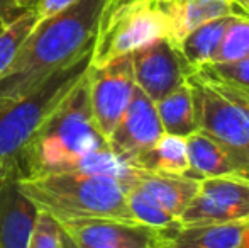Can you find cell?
<instances>
[{"mask_svg": "<svg viewBox=\"0 0 249 248\" xmlns=\"http://www.w3.org/2000/svg\"><path fill=\"white\" fill-rule=\"evenodd\" d=\"M195 72H200L203 75L213 76V78L222 80V82L231 83V85L249 90V57L237 61L210 63V65L200 66Z\"/></svg>", "mask_w": 249, "mask_h": 248, "instance_id": "23", "label": "cell"}, {"mask_svg": "<svg viewBox=\"0 0 249 248\" xmlns=\"http://www.w3.org/2000/svg\"><path fill=\"white\" fill-rule=\"evenodd\" d=\"M156 111L164 134L188 138L198 129L194 95L188 83H183L166 97L158 100Z\"/></svg>", "mask_w": 249, "mask_h": 248, "instance_id": "19", "label": "cell"}, {"mask_svg": "<svg viewBox=\"0 0 249 248\" xmlns=\"http://www.w3.org/2000/svg\"><path fill=\"white\" fill-rule=\"evenodd\" d=\"M19 158L0 165V248H29L36 218L34 202L20 189Z\"/></svg>", "mask_w": 249, "mask_h": 248, "instance_id": "10", "label": "cell"}, {"mask_svg": "<svg viewBox=\"0 0 249 248\" xmlns=\"http://www.w3.org/2000/svg\"><path fill=\"white\" fill-rule=\"evenodd\" d=\"M5 26H7V22H5V20H2V19H0V33H2V31L5 29Z\"/></svg>", "mask_w": 249, "mask_h": 248, "instance_id": "33", "label": "cell"}, {"mask_svg": "<svg viewBox=\"0 0 249 248\" xmlns=\"http://www.w3.org/2000/svg\"><path fill=\"white\" fill-rule=\"evenodd\" d=\"M244 225H175L158 229L156 242L171 248H241Z\"/></svg>", "mask_w": 249, "mask_h": 248, "instance_id": "14", "label": "cell"}, {"mask_svg": "<svg viewBox=\"0 0 249 248\" xmlns=\"http://www.w3.org/2000/svg\"><path fill=\"white\" fill-rule=\"evenodd\" d=\"M29 248H63V231L53 216L41 212L36 218Z\"/></svg>", "mask_w": 249, "mask_h": 248, "instance_id": "24", "label": "cell"}, {"mask_svg": "<svg viewBox=\"0 0 249 248\" xmlns=\"http://www.w3.org/2000/svg\"><path fill=\"white\" fill-rule=\"evenodd\" d=\"M87 83L93 119L107 139L125 113L136 90L131 55L102 66L90 65L87 70Z\"/></svg>", "mask_w": 249, "mask_h": 248, "instance_id": "8", "label": "cell"}, {"mask_svg": "<svg viewBox=\"0 0 249 248\" xmlns=\"http://www.w3.org/2000/svg\"><path fill=\"white\" fill-rule=\"evenodd\" d=\"M37 22H39V16L34 7V9H27L16 20L7 24L5 29L0 33V76L12 65L14 58L17 57L19 50L37 26Z\"/></svg>", "mask_w": 249, "mask_h": 248, "instance_id": "21", "label": "cell"}, {"mask_svg": "<svg viewBox=\"0 0 249 248\" xmlns=\"http://www.w3.org/2000/svg\"><path fill=\"white\" fill-rule=\"evenodd\" d=\"M161 38H168L166 22L153 0H142L121 10L97 34L90 65H107Z\"/></svg>", "mask_w": 249, "mask_h": 248, "instance_id": "6", "label": "cell"}, {"mask_svg": "<svg viewBox=\"0 0 249 248\" xmlns=\"http://www.w3.org/2000/svg\"><path fill=\"white\" fill-rule=\"evenodd\" d=\"M76 2H78V0H39L36 5L39 20L50 19V17L63 12V10H66L68 7H71L73 3H76Z\"/></svg>", "mask_w": 249, "mask_h": 248, "instance_id": "26", "label": "cell"}, {"mask_svg": "<svg viewBox=\"0 0 249 248\" xmlns=\"http://www.w3.org/2000/svg\"><path fill=\"white\" fill-rule=\"evenodd\" d=\"M138 170L156 175H187V138L163 134L153 146L131 163Z\"/></svg>", "mask_w": 249, "mask_h": 248, "instance_id": "17", "label": "cell"}, {"mask_svg": "<svg viewBox=\"0 0 249 248\" xmlns=\"http://www.w3.org/2000/svg\"><path fill=\"white\" fill-rule=\"evenodd\" d=\"M107 146L93 119L85 73L22 148L19 155L22 179L58 173L73 160Z\"/></svg>", "mask_w": 249, "mask_h": 248, "instance_id": "2", "label": "cell"}, {"mask_svg": "<svg viewBox=\"0 0 249 248\" xmlns=\"http://www.w3.org/2000/svg\"><path fill=\"white\" fill-rule=\"evenodd\" d=\"M127 208L132 219L151 229H166L178 225V221L142 187L134 184L127 191Z\"/></svg>", "mask_w": 249, "mask_h": 248, "instance_id": "20", "label": "cell"}, {"mask_svg": "<svg viewBox=\"0 0 249 248\" xmlns=\"http://www.w3.org/2000/svg\"><path fill=\"white\" fill-rule=\"evenodd\" d=\"M17 3H19L20 7H22L24 10H27V9H34V7L37 5V2L39 0H16Z\"/></svg>", "mask_w": 249, "mask_h": 248, "instance_id": "29", "label": "cell"}, {"mask_svg": "<svg viewBox=\"0 0 249 248\" xmlns=\"http://www.w3.org/2000/svg\"><path fill=\"white\" fill-rule=\"evenodd\" d=\"M249 223L248 177L202 179L198 191L181 212L178 225H224Z\"/></svg>", "mask_w": 249, "mask_h": 248, "instance_id": "7", "label": "cell"}, {"mask_svg": "<svg viewBox=\"0 0 249 248\" xmlns=\"http://www.w3.org/2000/svg\"><path fill=\"white\" fill-rule=\"evenodd\" d=\"M105 0H78L39 20L12 65L0 76V100H16L54 73L93 53Z\"/></svg>", "mask_w": 249, "mask_h": 248, "instance_id": "1", "label": "cell"}, {"mask_svg": "<svg viewBox=\"0 0 249 248\" xmlns=\"http://www.w3.org/2000/svg\"><path fill=\"white\" fill-rule=\"evenodd\" d=\"M234 17L239 16H224L202 24L177 44L181 58L194 72L200 66L212 63L220 46V41H222L227 27L234 20Z\"/></svg>", "mask_w": 249, "mask_h": 248, "instance_id": "18", "label": "cell"}, {"mask_svg": "<svg viewBox=\"0 0 249 248\" xmlns=\"http://www.w3.org/2000/svg\"><path fill=\"white\" fill-rule=\"evenodd\" d=\"M241 248H249V223L244 225V233H243V247Z\"/></svg>", "mask_w": 249, "mask_h": 248, "instance_id": "30", "label": "cell"}, {"mask_svg": "<svg viewBox=\"0 0 249 248\" xmlns=\"http://www.w3.org/2000/svg\"><path fill=\"white\" fill-rule=\"evenodd\" d=\"M63 236L78 248H151L156 229L108 218L58 221Z\"/></svg>", "mask_w": 249, "mask_h": 248, "instance_id": "12", "label": "cell"}, {"mask_svg": "<svg viewBox=\"0 0 249 248\" xmlns=\"http://www.w3.org/2000/svg\"><path fill=\"white\" fill-rule=\"evenodd\" d=\"M138 2H142V0H105L104 10H102V16H100L99 33L121 12V10L127 9V7L134 5V3H138Z\"/></svg>", "mask_w": 249, "mask_h": 248, "instance_id": "25", "label": "cell"}, {"mask_svg": "<svg viewBox=\"0 0 249 248\" xmlns=\"http://www.w3.org/2000/svg\"><path fill=\"white\" fill-rule=\"evenodd\" d=\"M63 248H78V247H75L68 238H65V236H63Z\"/></svg>", "mask_w": 249, "mask_h": 248, "instance_id": "31", "label": "cell"}, {"mask_svg": "<svg viewBox=\"0 0 249 248\" xmlns=\"http://www.w3.org/2000/svg\"><path fill=\"white\" fill-rule=\"evenodd\" d=\"M20 189L37 211L53 216L56 221L108 218L136 223L127 208L131 187L114 177L44 173L20 179Z\"/></svg>", "mask_w": 249, "mask_h": 248, "instance_id": "3", "label": "cell"}, {"mask_svg": "<svg viewBox=\"0 0 249 248\" xmlns=\"http://www.w3.org/2000/svg\"><path fill=\"white\" fill-rule=\"evenodd\" d=\"M24 12H26V10H24L16 0H0V19L5 20L7 24L16 20L17 17Z\"/></svg>", "mask_w": 249, "mask_h": 248, "instance_id": "27", "label": "cell"}, {"mask_svg": "<svg viewBox=\"0 0 249 248\" xmlns=\"http://www.w3.org/2000/svg\"><path fill=\"white\" fill-rule=\"evenodd\" d=\"M163 16L168 29V39L178 44L185 36L202 24L224 16H241L234 0H153Z\"/></svg>", "mask_w": 249, "mask_h": 248, "instance_id": "13", "label": "cell"}, {"mask_svg": "<svg viewBox=\"0 0 249 248\" xmlns=\"http://www.w3.org/2000/svg\"><path fill=\"white\" fill-rule=\"evenodd\" d=\"M151 248H171V247H166V245H161V243H158L156 240H154V243H153V247Z\"/></svg>", "mask_w": 249, "mask_h": 248, "instance_id": "32", "label": "cell"}, {"mask_svg": "<svg viewBox=\"0 0 249 248\" xmlns=\"http://www.w3.org/2000/svg\"><path fill=\"white\" fill-rule=\"evenodd\" d=\"M136 184L153 195L175 219H180L198 191L200 180L188 175H156L138 170Z\"/></svg>", "mask_w": 249, "mask_h": 248, "instance_id": "16", "label": "cell"}, {"mask_svg": "<svg viewBox=\"0 0 249 248\" xmlns=\"http://www.w3.org/2000/svg\"><path fill=\"white\" fill-rule=\"evenodd\" d=\"M234 5L237 7L241 16H244L249 19V0H234Z\"/></svg>", "mask_w": 249, "mask_h": 248, "instance_id": "28", "label": "cell"}, {"mask_svg": "<svg viewBox=\"0 0 249 248\" xmlns=\"http://www.w3.org/2000/svg\"><path fill=\"white\" fill-rule=\"evenodd\" d=\"M249 57V19L234 17L231 26L224 34L220 46L217 50L212 63L237 61ZM210 65V63H209Z\"/></svg>", "mask_w": 249, "mask_h": 248, "instance_id": "22", "label": "cell"}, {"mask_svg": "<svg viewBox=\"0 0 249 248\" xmlns=\"http://www.w3.org/2000/svg\"><path fill=\"white\" fill-rule=\"evenodd\" d=\"M163 134L156 104L136 87L127 109L107 138V143L119 158L132 163Z\"/></svg>", "mask_w": 249, "mask_h": 248, "instance_id": "11", "label": "cell"}, {"mask_svg": "<svg viewBox=\"0 0 249 248\" xmlns=\"http://www.w3.org/2000/svg\"><path fill=\"white\" fill-rule=\"evenodd\" d=\"M188 172L192 179H213V177H246L239 163L222 145L202 131H195L187 138Z\"/></svg>", "mask_w": 249, "mask_h": 248, "instance_id": "15", "label": "cell"}, {"mask_svg": "<svg viewBox=\"0 0 249 248\" xmlns=\"http://www.w3.org/2000/svg\"><path fill=\"white\" fill-rule=\"evenodd\" d=\"M187 83L198 131L222 145L249 179V90L200 72H192Z\"/></svg>", "mask_w": 249, "mask_h": 248, "instance_id": "4", "label": "cell"}, {"mask_svg": "<svg viewBox=\"0 0 249 248\" xmlns=\"http://www.w3.org/2000/svg\"><path fill=\"white\" fill-rule=\"evenodd\" d=\"M134 82L154 104L187 83L194 70L185 63L177 44L161 38L131 53Z\"/></svg>", "mask_w": 249, "mask_h": 248, "instance_id": "9", "label": "cell"}, {"mask_svg": "<svg viewBox=\"0 0 249 248\" xmlns=\"http://www.w3.org/2000/svg\"><path fill=\"white\" fill-rule=\"evenodd\" d=\"M92 55L54 73L20 99L0 100V165L19 158L31 136L83 78Z\"/></svg>", "mask_w": 249, "mask_h": 248, "instance_id": "5", "label": "cell"}]
</instances>
